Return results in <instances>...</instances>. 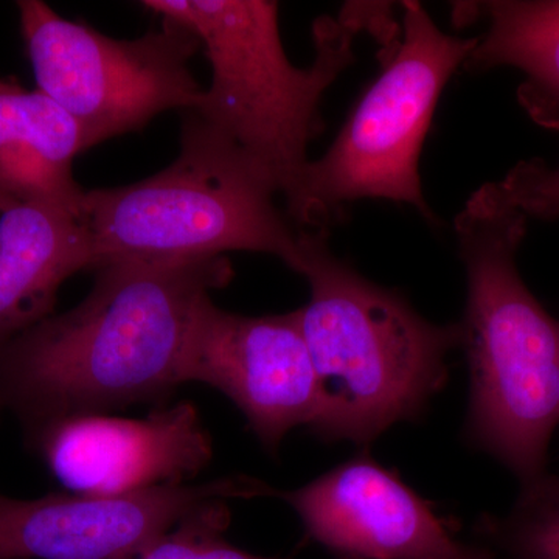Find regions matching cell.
<instances>
[{
	"label": "cell",
	"instance_id": "4fadbf2b",
	"mask_svg": "<svg viewBox=\"0 0 559 559\" xmlns=\"http://www.w3.org/2000/svg\"><path fill=\"white\" fill-rule=\"evenodd\" d=\"M466 20L487 21L465 69L513 68L524 73L520 102L533 120L559 130V0L465 3Z\"/></svg>",
	"mask_w": 559,
	"mask_h": 559
},
{
	"label": "cell",
	"instance_id": "ba28073f",
	"mask_svg": "<svg viewBox=\"0 0 559 559\" xmlns=\"http://www.w3.org/2000/svg\"><path fill=\"white\" fill-rule=\"evenodd\" d=\"M183 382L226 395L271 454L290 430H311L319 418L318 373L297 311L242 316L205 297L191 326Z\"/></svg>",
	"mask_w": 559,
	"mask_h": 559
},
{
	"label": "cell",
	"instance_id": "9c48e42d",
	"mask_svg": "<svg viewBox=\"0 0 559 559\" xmlns=\"http://www.w3.org/2000/svg\"><path fill=\"white\" fill-rule=\"evenodd\" d=\"M271 491L263 481L231 476L114 498L0 495V559H134L162 535L221 500L259 498Z\"/></svg>",
	"mask_w": 559,
	"mask_h": 559
},
{
	"label": "cell",
	"instance_id": "277c9868",
	"mask_svg": "<svg viewBox=\"0 0 559 559\" xmlns=\"http://www.w3.org/2000/svg\"><path fill=\"white\" fill-rule=\"evenodd\" d=\"M293 271L310 286L297 311L320 389L310 432L325 443L369 448L381 433L421 418L448 381L459 323L436 325L406 297L337 259L329 230H300Z\"/></svg>",
	"mask_w": 559,
	"mask_h": 559
},
{
	"label": "cell",
	"instance_id": "9a60e30c",
	"mask_svg": "<svg viewBox=\"0 0 559 559\" xmlns=\"http://www.w3.org/2000/svg\"><path fill=\"white\" fill-rule=\"evenodd\" d=\"M474 535L498 559H559L558 474L521 485L511 509L479 518Z\"/></svg>",
	"mask_w": 559,
	"mask_h": 559
},
{
	"label": "cell",
	"instance_id": "52a82bcc",
	"mask_svg": "<svg viewBox=\"0 0 559 559\" xmlns=\"http://www.w3.org/2000/svg\"><path fill=\"white\" fill-rule=\"evenodd\" d=\"M16 5L38 91L75 120L86 148L165 110L200 108L205 90L190 62L202 47L186 25L160 17L138 39H114L40 0Z\"/></svg>",
	"mask_w": 559,
	"mask_h": 559
},
{
	"label": "cell",
	"instance_id": "ac0fdd59",
	"mask_svg": "<svg viewBox=\"0 0 559 559\" xmlns=\"http://www.w3.org/2000/svg\"><path fill=\"white\" fill-rule=\"evenodd\" d=\"M452 559H498L496 558L495 551L489 549L487 544L480 543V540L474 539L473 543L465 544L463 549L460 550L457 557Z\"/></svg>",
	"mask_w": 559,
	"mask_h": 559
},
{
	"label": "cell",
	"instance_id": "e0dca14e",
	"mask_svg": "<svg viewBox=\"0 0 559 559\" xmlns=\"http://www.w3.org/2000/svg\"><path fill=\"white\" fill-rule=\"evenodd\" d=\"M500 183L528 219L558 218L559 167L551 168L540 159L524 160Z\"/></svg>",
	"mask_w": 559,
	"mask_h": 559
},
{
	"label": "cell",
	"instance_id": "5b68a950",
	"mask_svg": "<svg viewBox=\"0 0 559 559\" xmlns=\"http://www.w3.org/2000/svg\"><path fill=\"white\" fill-rule=\"evenodd\" d=\"M277 187L237 145L186 110L179 156L148 179L84 191L94 266L112 260H186L231 250L267 253L293 270L299 234Z\"/></svg>",
	"mask_w": 559,
	"mask_h": 559
},
{
	"label": "cell",
	"instance_id": "6da1fadb",
	"mask_svg": "<svg viewBox=\"0 0 559 559\" xmlns=\"http://www.w3.org/2000/svg\"><path fill=\"white\" fill-rule=\"evenodd\" d=\"M90 296L0 345V412L24 433L76 415L167 406L183 382L187 345L205 297L226 288V255L112 260Z\"/></svg>",
	"mask_w": 559,
	"mask_h": 559
},
{
	"label": "cell",
	"instance_id": "30bf717a",
	"mask_svg": "<svg viewBox=\"0 0 559 559\" xmlns=\"http://www.w3.org/2000/svg\"><path fill=\"white\" fill-rule=\"evenodd\" d=\"M24 437L69 492L98 498L186 485L213 459L212 436L191 401L145 418L76 415Z\"/></svg>",
	"mask_w": 559,
	"mask_h": 559
},
{
	"label": "cell",
	"instance_id": "7a4b0ae2",
	"mask_svg": "<svg viewBox=\"0 0 559 559\" xmlns=\"http://www.w3.org/2000/svg\"><path fill=\"white\" fill-rule=\"evenodd\" d=\"M528 216L500 182L474 191L454 221L466 272L460 347L469 371L463 437L521 485L546 474L559 423V320L518 270Z\"/></svg>",
	"mask_w": 559,
	"mask_h": 559
},
{
	"label": "cell",
	"instance_id": "2e32d148",
	"mask_svg": "<svg viewBox=\"0 0 559 559\" xmlns=\"http://www.w3.org/2000/svg\"><path fill=\"white\" fill-rule=\"evenodd\" d=\"M229 524V506L221 500L162 535L134 559H282L238 549L224 538Z\"/></svg>",
	"mask_w": 559,
	"mask_h": 559
},
{
	"label": "cell",
	"instance_id": "5bb4252c",
	"mask_svg": "<svg viewBox=\"0 0 559 559\" xmlns=\"http://www.w3.org/2000/svg\"><path fill=\"white\" fill-rule=\"evenodd\" d=\"M84 150L79 124L57 103L0 79V182L80 200L73 162Z\"/></svg>",
	"mask_w": 559,
	"mask_h": 559
},
{
	"label": "cell",
	"instance_id": "3957f363",
	"mask_svg": "<svg viewBox=\"0 0 559 559\" xmlns=\"http://www.w3.org/2000/svg\"><path fill=\"white\" fill-rule=\"evenodd\" d=\"M159 17L186 25L200 39L212 83L194 112L255 162L285 205L307 168L308 146L322 134L320 102L355 62L360 32L396 27L388 7L348 5L314 22L316 58L296 68L283 49L278 3L266 0H145Z\"/></svg>",
	"mask_w": 559,
	"mask_h": 559
},
{
	"label": "cell",
	"instance_id": "8992f818",
	"mask_svg": "<svg viewBox=\"0 0 559 559\" xmlns=\"http://www.w3.org/2000/svg\"><path fill=\"white\" fill-rule=\"evenodd\" d=\"M399 36L385 46L380 76L326 153L308 162L285 205L297 229H326L345 205L389 200L437 223L423 191L419 156L447 84L465 68L477 38L448 35L418 2L401 3Z\"/></svg>",
	"mask_w": 559,
	"mask_h": 559
},
{
	"label": "cell",
	"instance_id": "8fae6325",
	"mask_svg": "<svg viewBox=\"0 0 559 559\" xmlns=\"http://www.w3.org/2000/svg\"><path fill=\"white\" fill-rule=\"evenodd\" d=\"M272 496L285 500L308 538L336 559H452L465 546L369 448L304 487Z\"/></svg>",
	"mask_w": 559,
	"mask_h": 559
},
{
	"label": "cell",
	"instance_id": "7c38bea8",
	"mask_svg": "<svg viewBox=\"0 0 559 559\" xmlns=\"http://www.w3.org/2000/svg\"><path fill=\"white\" fill-rule=\"evenodd\" d=\"M81 201L0 182V345L50 318L62 283L94 266Z\"/></svg>",
	"mask_w": 559,
	"mask_h": 559
}]
</instances>
